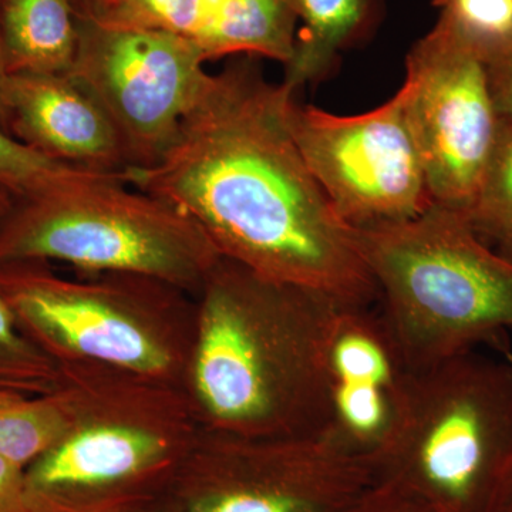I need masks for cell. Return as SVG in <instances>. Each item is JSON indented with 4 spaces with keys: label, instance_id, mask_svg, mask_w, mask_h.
<instances>
[{
    "label": "cell",
    "instance_id": "cb8c5ba5",
    "mask_svg": "<svg viewBox=\"0 0 512 512\" xmlns=\"http://www.w3.org/2000/svg\"><path fill=\"white\" fill-rule=\"evenodd\" d=\"M0 352L5 353L12 359L32 366L52 367L56 366L50 357H47L42 350L37 349L30 340L23 336L16 323L15 316L0 296Z\"/></svg>",
    "mask_w": 512,
    "mask_h": 512
},
{
    "label": "cell",
    "instance_id": "8992f818",
    "mask_svg": "<svg viewBox=\"0 0 512 512\" xmlns=\"http://www.w3.org/2000/svg\"><path fill=\"white\" fill-rule=\"evenodd\" d=\"M99 282L57 275L49 262L0 264V296L20 332L57 366L84 359L143 379L181 365V342L165 318L180 291L153 279L109 274Z\"/></svg>",
    "mask_w": 512,
    "mask_h": 512
},
{
    "label": "cell",
    "instance_id": "52a82bcc",
    "mask_svg": "<svg viewBox=\"0 0 512 512\" xmlns=\"http://www.w3.org/2000/svg\"><path fill=\"white\" fill-rule=\"evenodd\" d=\"M184 467L175 512H357L384 478L325 431L245 437L207 430Z\"/></svg>",
    "mask_w": 512,
    "mask_h": 512
},
{
    "label": "cell",
    "instance_id": "ffe728a7",
    "mask_svg": "<svg viewBox=\"0 0 512 512\" xmlns=\"http://www.w3.org/2000/svg\"><path fill=\"white\" fill-rule=\"evenodd\" d=\"M471 227L487 241L512 222V126L501 123L476 200L467 214Z\"/></svg>",
    "mask_w": 512,
    "mask_h": 512
},
{
    "label": "cell",
    "instance_id": "603a6c76",
    "mask_svg": "<svg viewBox=\"0 0 512 512\" xmlns=\"http://www.w3.org/2000/svg\"><path fill=\"white\" fill-rule=\"evenodd\" d=\"M357 512H440L397 478L384 476L382 483Z\"/></svg>",
    "mask_w": 512,
    "mask_h": 512
},
{
    "label": "cell",
    "instance_id": "5bb4252c",
    "mask_svg": "<svg viewBox=\"0 0 512 512\" xmlns=\"http://www.w3.org/2000/svg\"><path fill=\"white\" fill-rule=\"evenodd\" d=\"M0 39L8 74H66L79 46L72 0H2Z\"/></svg>",
    "mask_w": 512,
    "mask_h": 512
},
{
    "label": "cell",
    "instance_id": "ac0fdd59",
    "mask_svg": "<svg viewBox=\"0 0 512 512\" xmlns=\"http://www.w3.org/2000/svg\"><path fill=\"white\" fill-rule=\"evenodd\" d=\"M123 173H100L59 163L20 143L0 128V191L10 198H36Z\"/></svg>",
    "mask_w": 512,
    "mask_h": 512
},
{
    "label": "cell",
    "instance_id": "d6986e66",
    "mask_svg": "<svg viewBox=\"0 0 512 512\" xmlns=\"http://www.w3.org/2000/svg\"><path fill=\"white\" fill-rule=\"evenodd\" d=\"M437 22L490 66L512 53V0H433Z\"/></svg>",
    "mask_w": 512,
    "mask_h": 512
},
{
    "label": "cell",
    "instance_id": "30bf717a",
    "mask_svg": "<svg viewBox=\"0 0 512 512\" xmlns=\"http://www.w3.org/2000/svg\"><path fill=\"white\" fill-rule=\"evenodd\" d=\"M403 87L431 202L467 214L500 127L487 66L436 22L410 49Z\"/></svg>",
    "mask_w": 512,
    "mask_h": 512
},
{
    "label": "cell",
    "instance_id": "f1b7e54d",
    "mask_svg": "<svg viewBox=\"0 0 512 512\" xmlns=\"http://www.w3.org/2000/svg\"><path fill=\"white\" fill-rule=\"evenodd\" d=\"M73 2H76V0H72V3H73Z\"/></svg>",
    "mask_w": 512,
    "mask_h": 512
},
{
    "label": "cell",
    "instance_id": "d4e9b609",
    "mask_svg": "<svg viewBox=\"0 0 512 512\" xmlns=\"http://www.w3.org/2000/svg\"><path fill=\"white\" fill-rule=\"evenodd\" d=\"M487 72L498 119L512 126V53L487 66Z\"/></svg>",
    "mask_w": 512,
    "mask_h": 512
},
{
    "label": "cell",
    "instance_id": "44dd1931",
    "mask_svg": "<svg viewBox=\"0 0 512 512\" xmlns=\"http://www.w3.org/2000/svg\"><path fill=\"white\" fill-rule=\"evenodd\" d=\"M0 512H70L30 487L26 467L0 457Z\"/></svg>",
    "mask_w": 512,
    "mask_h": 512
},
{
    "label": "cell",
    "instance_id": "8fae6325",
    "mask_svg": "<svg viewBox=\"0 0 512 512\" xmlns=\"http://www.w3.org/2000/svg\"><path fill=\"white\" fill-rule=\"evenodd\" d=\"M412 376L380 313L340 306L326 355L325 433L382 470L402 426Z\"/></svg>",
    "mask_w": 512,
    "mask_h": 512
},
{
    "label": "cell",
    "instance_id": "2e32d148",
    "mask_svg": "<svg viewBox=\"0 0 512 512\" xmlns=\"http://www.w3.org/2000/svg\"><path fill=\"white\" fill-rule=\"evenodd\" d=\"M301 22L284 84L293 92L323 76L365 25L369 0H292Z\"/></svg>",
    "mask_w": 512,
    "mask_h": 512
},
{
    "label": "cell",
    "instance_id": "277c9868",
    "mask_svg": "<svg viewBox=\"0 0 512 512\" xmlns=\"http://www.w3.org/2000/svg\"><path fill=\"white\" fill-rule=\"evenodd\" d=\"M224 258L190 217L117 174L36 198L0 191V264H64L200 292Z\"/></svg>",
    "mask_w": 512,
    "mask_h": 512
},
{
    "label": "cell",
    "instance_id": "4316f807",
    "mask_svg": "<svg viewBox=\"0 0 512 512\" xmlns=\"http://www.w3.org/2000/svg\"><path fill=\"white\" fill-rule=\"evenodd\" d=\"M488 244L512 262V222L487 239Z\"/></svg>",
    "mask_w": 512,
    "mask_h": 512
},
{
    "label": "cell",
    "instance_id": "9a60e30c",
    "mask_svg": "<svg viewBox=\"0 0 512 512\" xmlns=\"http://www.w3.org/2000/svg\"><path fill=\"white\" fill-rule=\"evenodd\" d=\"M298 23L292 0H217L200 50L208 62L249 56L286 66Z\"/></svg>",
    "mask_w": 512,
    "mask_h": 512
},
{
    "label": "cell",
    "instance_id": "e0dca14e",
    "mask_svg": "<svg viewBox=\"0 0 512 512\" xmlns=\"http://www.w3.org/2000/svg\"><path fill=\"white\" fill-rule=\"evenodd\" d=\"M73 403L62 380L46 394L0 392V457L28 467L72 426Z\"/></svg>",
    "mask_w": 512,
    "mask_h": 512
},
{
    "label": "cell",
    "instance_id": "5b68a950",
    "mask_svg": "<svg viewBox=\"0 0 512 512\" xmlns=\"http://www.w3.org/2000/svg\"><path fill=\"white\" fill-rule=\"evenodd\" d=\"M512 460V359L474 352L413 372L383 463L440 512H485Z\"/></svg>",
    "mask_w": 512,
    "mask_h": 512
},
{
    "label": "cell",
    "instance_id": "7402d4cb",
    "mask_svg": "<svg viewBox=\"0 0 512 512\" xmlns=\"http://www.w3.org/2000/svg\"><path fill=\"white\" fill-rule=\"evenodd\" d=\"M62 372L59 367L28 365L0 352V392L46 394L59 389Z\"/></svg>",
    "mask_w": 512,
    "mask_h": 512
},
{
    "label": "cell",
    "instance_id": "7a4b0ae2",
    "mask_svg": "<svg viewBox=\"0 0 512 512\" xmlns=\"http://www.w3.org/2000/svg\"><path fill=\"white\" fill-rule=\"evenodd\" d=\"M198 293L190 376L207 430L245 437L323 433L330 330L345 303L227 258Z\"/></svg>",
    "mask_w": 512,
    "mask_h": 512
},
{
    "label": "cell",
    "instance_id": "3957f363",
    "mask_svg": "<svg viewBox=\"0 0 512 512\" xmlns=\"http://www.w3.org/2000/svg\"><path fill=\"white\" fill-rule=\"evenodd\" d=\"M356 238L380 316L412 372L501 348L512 333V262L463 212L431 204L410 220L356 229Z\"/></svg>",
    "mask_w": 512,
    "mask_h": 512
},
{
    "label": "cell",
    "instance_id": "ba28073f",
    "mask_svg": "<svg viewBox=\"0 0 512 512\" xmlns=\"http://www.w3.org/2000/svg\"><path fill=\"white\" fill-rule=\"evenodd\" d=\"M207 63L174 33L79 18V46L66 74L109 116L128 168H146L163 157L200 97L210 79Z\"/></svg>",
    "mask_w": 512,
    "mask_h": 512
},
{
    "label": "cell",
    "instance_id": "83f0119b",
    "mask_svg": "<svg viewBox=\"0 0 512 512\" xmlns=\"http://www.w3.org/2000/svg\"><path fill=\"white\" fill-rule=\"evenodd\" d=\"M2 2V0H0ZM5 59H3L2 39H0V128L6 131L5 84L8 79ZM8 133V131H6Z\"/></svg>",
    "mask_w": 512,
    "mask_h": 512
},
{
    "label": "cell",
    "instance_id": "9c48e42d",
    "mask_svg": "<svg viewBox=\"0 0 512 512\" xmlns=\"http://www.w3.org/2000/svg\"><path fill=\"white\" fill-rule=\"evenodd\" d=\"M288 121L303 160L350 227L410 220L433 204L403 84L382 106L356 116H336L293 96Z\"/></svg>",
    "mask_w": 512,
    "mask_h": 512
},
{
    "label": "cell",
    "instance_id": "6da1fadb",
    "mask_svg": "<svg viewBox=\"0 0 512 512\" xmlns=\"http://www.w3.org/2000/svg\"><path fill=\"white\" fill-rule=\"evenodd\" d=\"M238 56L210 74L156 164L124 171L128 185L173 205L224 258L272 281L350 306L377 293L356 229L333 208L289 128L295 92Z\"/></svg>",
    "mask_w": 512,
    "mask_h": 512
},
{
    "label": "cell",
    "instance_id": "4fadbf2b",
    "mask_svg": "<svg viewBox=\"0 0 512 512\" xmlns=\"http://www.w3.org/2000/svg\"><path fill=\"white\" fill-rule=\"evenodd\" d=\"M5 110L10 136L42 156L100 173L128 168L109 116L69 74H9Z\"/></svg>",
    "mask_w": 512,
    "mask_h": 512
},
{
    "label": "cell",
    "instance_id": "7c38bea8",
    "mask_svg": "<svg viewBox=\"0 0 512 512\" xmlns=\"http://www.w3.org/2000/svg\"><path fill=\"white\" fill-rule=\"evenodd\" d=\"M72 426L55 446L26 467L30 487L72 512L76 495L126 488L173 464L174 431L151 414L130 410L83 412L72 389Z\"/></svg>",
    "mask_w": 512,
    "mask_h": 512
},
{
    "label": "cell",
    "instance_id": "484cf974",
    "mask_svg": "<svg viewBox=\"0 0 512 512\" xmlns=\"http://www.w3.org/2000/svg\"><path fill=\"white\" fill-rule=\"evenodd\" d=\"M485 512H512V460L495 485L490 504Z\"/></svg>",
    "mask_w": 512,
    "mask_h": 512
}]
</instances>
